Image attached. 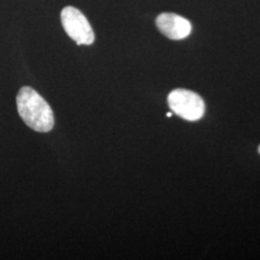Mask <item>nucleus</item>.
I'll return each mask as SVG.
<instances>
[{"label": "nucleus", "mask_w": 260, "mask_h": 260, "mask_svg": "<svg viewBox=\"0 0 260 260\" xmlns=\"http://www.w3.org/2000/svg\"><path fill=\"white\" fill-rule=\"evenodd\" d=\"M20 118L31 129L48 132L53 128L54 116L48 103L31 87L24 86L17 95Z\"/></svg>", "instance_id": "nucleus-1"}, {"label": "nucleus", "mask_w": 260, "mask_h": 260, "mask_svg": "<svg viewBox=\"0 0 260 260\" xmlns=\"http://www.w3.org/2000/svg\"><path fill=\"white\" fill-rule=\"evenodd\" d=\"M168 104L172 111L186 121H199L205 115L204 100L190 90H174L168 95Z\"/></svg>", "instance_id": "nucleus-2"}, {"label": "nucleus", "mask_w": 260, "mask_h": 260, "mask_svg": "<svg viewBox=\"0 0 260 260\" xmlns=\"http://www.w3.org/2000/svg\"><path fill=\"white\" fill-rule=\"evenodd\" d=\"M61 22L66 33L77 46H90L94 42L93 28L79 10L73 6L65 7L61 12Z\"/></svg>", "instance_id": "nucleus-3"}, {"label": "nucleus", "mask_w": 260, "mask_h": 260, "mask_svg": "<svg viewBox=\"0 0 260 260\" xmlns=\"http://www.w3.org/2000/svg\"><path fill=\"white\" fill-rule=\"evenodd\" d=\"M155 22L159 31L171 40H183L192 31V24L188 19L173 13L160 14Z\"/></svg>", "instance_id": "nucleus-4"}, {"label": "nucleus", "mask_w": 260, "mask_h": 260, "mask_svg": "<svg viewBox=\"0 0 260 260\" xmlns=\"http://www.w3.org/2000/svg\"><path fill=\"white\" fill-rule=\"evenodd\" d=\"M167 117H168V118H170V117H172V113H167Z\"/></svg>", "instance_id": "nucleus-5"}, {"label": "nucleus", "mask_w": 260, "mask_h": 260, "mask_svg": "<svg viewBox=\"0 0 260 260\" xmlns=\"http://www.w3.org/2000/svg\"><path fill=\"white\" fill-rule=\"evenodd\" d=\"M258 152H259V153H260V146H259V147H258Z\"/></svg>", "instance_id": "nucleus-6"}]
</instances>
